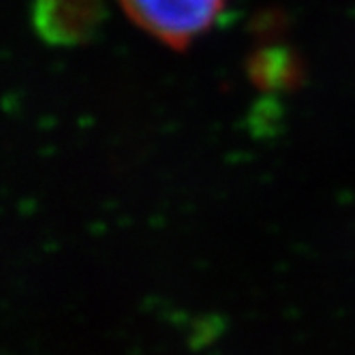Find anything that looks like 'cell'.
<instances>
[{
    "label": "cell",
    "instance_id": "2",
    "mask_svg": "<svg viewBox=\"0 0 355 355\" xmlns=\"http://www.w3.org/2000/svg\"><path fill=\"white\" fill-rule=\"evenodd\" d=\"M35 28L49 45L75 47L94 39L105 19L103 0H37Z\"/></svg>",
    "mask_w": 355,
    "mask_h": 355
},
{
    "label": "cell",
    "instance_id": "1",
    "mask_svg": "<svg viewBox=\"0 0 355 355\" xmlns=\"http://www.w3.org/2000/svg\"><path fill=\"white\" fill-rule=\"evenodd\" d=\"M137 26L171 49H187L220 17L227 0H118Z\"/></svg>",
    "mask_w": 355,
    "mask_h": 355
}]
</instances>
